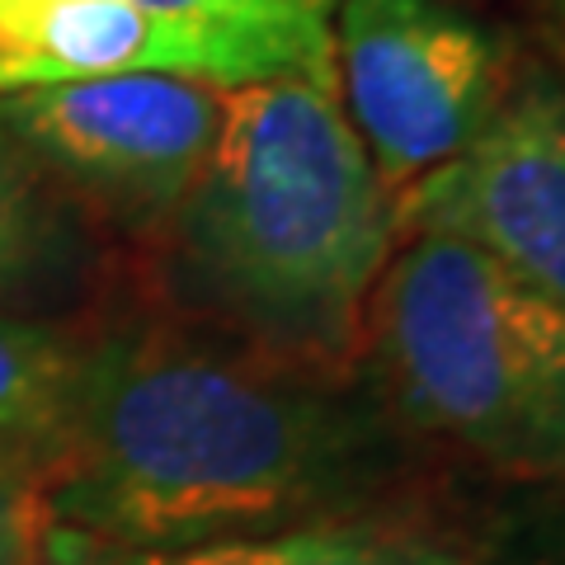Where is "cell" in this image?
Here are the masks:
<instances>
[{"instance_id":"1","label":"cell","mask_w":565,"mask_h":565,"mask_svg":"<svg viewBox=\"0 0 565 565\" xmlns=\"http://www.w3.org/2000/svg\"><path fill=\"white\" fill-rule=\"evenodd\" d=\"M405 434L373 386L212 326H132L81 353L52 467L62 537L170 552L396 514Z\"/></svg>"},{"instance_id":"2","label":"cell","mask_w":565,"mask_h":565,"mask_svg":"<svg viewBox=\"0 0 565 565\" xmlns=\"http://www.w3.org/2000/svg\"><path fill=\"white\" fill-rule=\"evenodd\" d=\"M166 241L199 326L282 363L353 373L401 232L334 76L222 90L217 141Z\"/></svg>"},{"instance_id":"3","label":"cell","mask_w":565,"mask_h":565,"mask_svg":"<svg viewBox=\"0 0 565 565\" xmlns=\"http://www.w3.org/2000/svg\"><path fill=\"white\" fill-rule=\"evenodd\" d=\"M359 353L405 434L514 481H565V311L467 241H396Z\"/></svg>"},{"instance_id":"4","label":"cell","mask_w":565,"mask_h":565,"mask_svg":"<svg viewBox=\"0 0 565 565\" xmlns=\"http://www.w3.org/2000/svg\"><path fill=\"white\" fill-rule=\"evenodd\" d=\"M330 47L344 118L392 199L462 156L514 85L504 43L452 0H340Z\"/></svg>"},{"instance_id":"5","label":"cell","mask_w":565,"mask_h":565,"mask_svg":"<svg viewBox=\"0 0 565 565\" xmlns=\"http://www.w3.org/2000/svg\"><path fill=\"white\" fill-rule=\"evenodd\" d=\"M0 122L33 166L57 170L122 226L166 232L217 141L222 90L132 71L6 95Z\"/></svg>"},{"instance_id":"6","label":"cell","mask_w":565,"mask_h":565,"mask_svg":"<svg viewBox=\"0 0 565 565\" xmlns=\"http://www.w3.org/2000/svg\"><path fill=\"white\" fill-rule=\"evenodd\" d=\"M396 232L457 236L565 311V90L509 85L462 156L396 193Z\"/></svg>"},{"instance_id":"7","label":"cell","mask_w":565,"mask_h":565,"mask_svg":"<svg viewBox=\"0 0 565 565\" xmlns=\"http://www.w3.org/2000/svg\"><path fill=\"white\" fill-rule=\"evenodd\" d=\"M132 71H161L217 90L307 76L278 47L174 24L132 0H0V99Z\"/></svg>"},{"instance_id":"8","label":"cell","mask_w":565,"mask_h":565,"mask_svg":"<svg viewBox=\"0 0 565 565\" xmlns=\"http://www.w3.org/2000/svg\"><path fill=\"white\" fill-rule=\"evenodd\" d=\"M43 565H467V552L438 527L411 523L401 514H373L292 527V533L170 546V552H128V546L52 533Z\"/></svg>"},{"instance_id":"9","label":"cell","mask_w":565,"mask_h":565,"mask_svg":"<svg viewBox=\"0 0 565 565\" xmlns=\"http://www.w3.org/2000/svg\"><path fill=\"white\" fill-rule=\"evenodd\" d=\"M81 353L57 330L0 311V452L52 467L76 405Z\"/></svg>"},{"instance_id":"10","label":"cell","mask_w":565,"mask_h":565,"mask_svg":"<svg viewBox=\"0 0 565 565\" xmlns=\"http://www.w3.org/2000/svg\"><path fill=\"white\" fill-rule=\"evenodd\" d=\"M132 6L174 24L278 47L307 76H334L330 24L340 0H132Z\"/></svg>"},{"instance_id":"11","label":"cell","mask_w":565,"mask_h":565,"mask_svg":"<svg viewBox=\"0 0 565 565\" xmlns=\"http://www.w3.org/2000/svg\"><path fill=\"white\" fill-rule=\"evenodd\" d=\"M57 236L39 166L0 122V297L29 288L57 259Z\"/></svg>"},{"instance_id":"12","label":"cell","mask_w":565,"mask_h":565,"mask_svg":"<svg viewBox=\"0 0 565 565\" xmlns=\"http://www.w3.org/2000/svg\"><path fill=\"white\" fill-rule=\"evenodd\" d=\"M47 537L43 471L0 452V565H43Z\"/></svg>"},{"instance_id":"13","label":"cell","mask_w":565,"mask_h":565,"mask_svg":"<svg viewBox=\"0 0 565 565\" xmlns=\"http://www.w3.org/2000/svg\"><path fill=\"white\" fill-rule=\"evenodd\" d=\"M467 565H565V552H556V546H514V542H504V546H490L486 556H476L467 552Z\"/></svg>"},{"instance_id":"14","label":"cell","mask_w":565,"mask_h":565,"mask_svg":"<svg viewBox=\"0 0 565 565\" xmlns=\"http://www.w3.org/2000/svg\"><path fill=\"white\" fill-rule=\"evenodd\" d=\"M542 29H546V43L556 47V57L565 66V0H542Z\"/></svg>"}]
</instances>
